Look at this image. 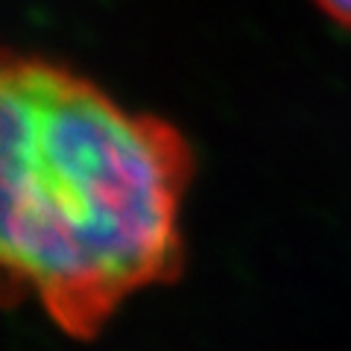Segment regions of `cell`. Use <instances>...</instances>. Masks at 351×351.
Segmentation results:
<instances>
[{
    "instance_id": "1",
    "label": "cell",
    "mask_w": 351,
    "mask_h": 351,
    "mask_svg": "<svg viewBox=\"0 0 351 351\" xmlns=\"http://www.w3.org/2000/svg\"><path fill=\"white\" fill-rule=\"evenodd\" d=\"M196 158L170 120L129 112L68 64L6 50L0 73V263L6 302L97 339L132 295L184 269Z\"/></svg>"
},
{
    "instance_id": "2",
    "label": "cell",
    "mask_w": 351,
    "mask_h": 351,
    "mask_svg": "<svg viewBox=\"0 0 351 351\" xmlns=\"http://www.w3.org/2000/svg\"><path fill=\"white\" fill-rule=\"evenodd\" d=\"M316 6L331 21H337L339 27L351 29V0H316Z\"/></svg>"
}]
</instances>
